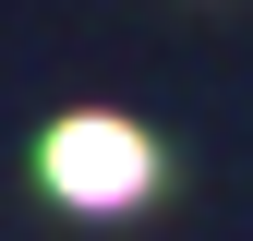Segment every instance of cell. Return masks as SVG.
<instances>
[{"label": "cell", "instance_id": "obj_1", "mask_svg": "<svg viewBox=\"0 0 253 241\" xmlns=\"http://www.w3.org/2000/svg\"><path fill=\"white\" fill-rule=\"evenodd\" d=\"M145 181H157V157H145V133H133V120L84 109V120H60V133H48V193H60V205H84V217L133 205Z\"/></svg>", "mask_w": 253, "mask_h": 241}]
</instances>
